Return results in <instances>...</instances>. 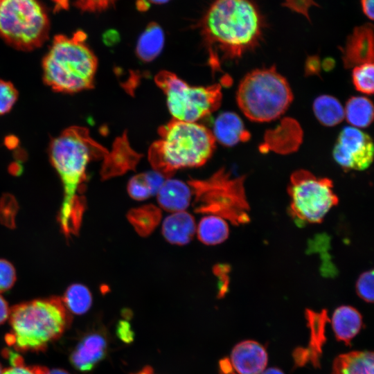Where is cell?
Here are the masks:
<instances>
[{"label": "cell", "mask_w": 374, "mask_h": 374, "mask_svg": "<svg viewBox=\"0 0 374 374\" xmlns=\"http://www.w3.org/2000/svg\"><path fill=\"white\" fill-rule=\"evenodd\" d=\"M132 374H155L153 368L150 366H145L142 369L135 373Z\"/></svg>", "instance_id": "41"}, {"label": "cell", "mask_w": 374, "mask_h": 374, "mask_svg": "<svg viewBox=\"0 0 374 374\" xmlns=\"http://www.w3.org/2000/svg\"><path fill=\"white\" fill-rule=\"evenodd\" d=\"M260 374H285L280 369L275 367L265 368Z\"/></svg>", "instance_id": "40"}, {"label": "cell", "mask_w": 374, "mask_h": 374, "mask_svg": "<svg viewBox=\"0 0 374 374\" xmlns=\"http://www.w3.org/2000/svg\"><path fill=\"white\" fill-rule=\"evenodd\" d=\"M356 291L358 296L367 303L373 302V271L362 273L356 283Z\"/></svg>", "instance_id": "31"}, {"label": "cell", "mask_w": 374, "mask_h": 374, "mask_svg": "<svg viewBox=\"0 0 374 374\" xmlns=\"http://www.w3.org/2000/svg\"><path fill=\"white\" fill-rule=\"evenodd\" d=\"M85 39L82 31L55 36L42 60L44 82L53 90L72 93L93 87L98 60Z\"/></svg>", "instance_id": "5"}, {"label": "cell", "mask_w": 374, "mask_h": 374, "mask_svg": "<svg viewBox=\"0 0 374 374\" xmlns=\"http://www.w3.org/2000/svg\"><path fill=\"white\" fill-rule=\"evenodd\" d=\"M2 372H3V369H2V367H1V364H0V374H1Z\"/></svg>", "instance_id": "44"}, {"label": "cell", "mask_w": 374, "mask_h": 374, "mask_svg": "<svg viewBox=\"0 0 374 374\" xmlns=\"http://www.w3.org/2000/svg\"><path fill=\"white\" fill-rule=\"evenodd\" d=\"M308 324L310 329V337L307 348H298L293 357L296 366H302L311 363L318 367L320 364L322 346L326 339L325 328L326 323L330 321L326 310L320 312L307 310L305 312Z\"/></svg>", "instance_id": "12"}, {"label": "cell", "mask_w": 374, "mask_h": 374, "mask_svg": "<svg viewBox=\"0 0 374 374\" xmlns=\"http://www.w3.org/2000/svg\"><path fill=\"white\" fill-rule=\"evenodd\" d=\"M230 360L238 374H260L266 368L268 355L260 343L245 340L233 347Z\"/></svg>", "instance_id": "14"}, {"label": "cell", "mask_w": 374, "mask_h": 374, "mask_svg": "<svg viewBox=\"0 0 374 374\" xmlns=\"http://www.w3.org/2000/svg\"><path fill=\"white\" fill-rule=\"evenodd\" d=\"M130 196L136 200H144L153 195L147 173H141L132 177L127 184Z\"/></svg>", "instance_id": "29"}, {"label": "cell", "mask_w": 374, "mask_h": 374, "mask_svg": "<svg viewBox=\"0 0 374 374\" xmlns=\"http://www.w3.org/2000/svg\"><path fill=\"white\" fill-rule=\"evenodd\" d=\"M344 116L352 127H366L371 125L373 119L372 102L364 96L351 97L346 104Z\"/></svg>", "instance_id": "25"}, {"label": "cell", "mask_w": 374, "mask_h": 374, "mask_svg": "<svg viewBox=\"0 0 374 374\" xmlns=\"http://www.w3.org/2000/svg\"><path fill=\"white\" fill-rule=\"evenodd\" d=\"M220 368L222 374H236L229 359H222L220 362Z\"/></svg>", "instance_id": "37"}, {"label": "cell", "mask_w": 374, "mask_h": 374, "mask_svg": "<svg viewBox=\"0 0 374 374\" xmlns=\"http://www.w3.org/2000/svg\"><path fill=\"white\" fill-rule=\"evenodd\" d=\"M361 6L364 14L371 20L374 18L373 0H361Z\"/></svg>", "instance_id": "36"}, {"label": "cell", "mask_w": 374, "mask_h": 374, "mask_svg": "<svg viewBox=\"0 0 374 374\" xmlns=\"http://www.w3.org/2000/svg\"><path fill=\"white\" fill-rule=\"evenodd\" d=\"M62 301L66 309L71 313L82 314L91 308L92 296L86 286L82 284H73L67 288Z\"/></svg>", "instance_id": "26"}, {"label": "cell", "mask_w": 374, "mask_h": 374, "mask_svg": "<svg viewBox=\"0 0 374 374\" xmlns=\"http://www.w3.org/2000/svg\"><path fill=\"white\" fill-rule=\"evenodd\" d=\"M373 63H366L353 68L352 80L355 89L365 94H372L374 90Z\"/></svg>", "instance_id": "28"}, {"label": "cell", "mask_w": 374, "mask_h": 374, "mask_svg": "<svg viewBox=\"0 0 374 374\" xmlns=\"http://www.w3.org/2000/svg\"><path fill=\"white\" fill-rule=\"evenodd\" d=\"M373 140L366 132L352 126L339 134L332 150L336 163L346 170H364L373 160Z\"/></svg>", "instance_id": "11"}, {"label": "cell", "mask_w": 374, "mask_h": 374, "mask_svg": "<svg viewBox=\"0 0 374 374\" xmlns=\"http://www.w3.org/2000/svg\"><path fill=\"white\" fill-rule=\"evenodd\" d=\"M9 319L6 342L23 352L44 350L63 334L70 321L62 299L57 297L20 303L10 310Z\"/></svg>", "instance_id": "4"}, {"label": "cell", "mask_w": 374, "mask_h": 374, "mask_svg": "<svg viewBox=\"0 0 374 374\" xmlns=\"http://www.w3.org/2000/svg\"><path fill=\"white\" fill-rule=\"evenodd\" d=\"M288 194L292 217L305 223L321 222L339 202L330 179L303 169L291 175Z\"/></svg>", "instance_id": "10"}, {"label": "cell", "mask_w": 374, "mask_h": 374, "mask_svg": "<svg viewBox=\"0 0 374 374\" xmlns=\"http://www.w3.org/2000/svg\"><path fill=\"white\" fill-rule=\"evenodd\" d=\"M331 323L337 340L349 344L362 327V317L355 308L341 305L334 311Z\"/></svg>", "instance_id": "19"}, {"label": "cell", "mask_w": 374, "mask_h": 374, "mask_svg": "<svg viewBox=\"0 0 374 374\" xmlns=\"http://www.w3.org/2000/svg\"><path fill=\"white\" fill-rule=\"evenodd\" d=\"M18 98V91L10 82L0 80V115L8 113Z\"/></svg>", "instance_id": "30"}, {"label": "cell", "mask_w": 374, "mask_h": 374, "mask_svg": "<svg viewBox=\"0 0 374 374\" xmlns=\"http://www.w3.org/2000/svg\"><path fill=\"white\" fill-rule=\"evenodd\" d=\"M244 177H232L221 168L206 179L190 178L187 184L194 196V211L228 220L235 224L249 220Z\"/></svg>", "instance_id": "7"}, {"label": "cell", "mask_w": 374, "mask_h": 374, "mask_svg": "<svg viewBox=\"0 0 374 374\" xmlns=\"http://www.w3.org/2000/svg\"><path fill=\"white\" fill-rule=\"evenodd\" d=\"M48 368L42 366H30L24 364L23 359L11 364V366L3 370L1 374H46Z\"/></svg>", "instance_id": "33"}, {"label": "cell", "mask_w": 374, "mask_h": 374, "mask_svg": "<svg viewBox=\"0 0 374 374\" xmlns=\"http://www.w3.org/2000/svg\"><path fill=\"white\" fill-rule=\"evenodd\" d=\"M127 218L141 236H148L159 225L161 218L159 208L153 204H145L131 208Z\"/></svg>", "instance_id": "22"}, {"label": "cell", "mask_w": 374, "mask_h": 374, "mask_svg": "<svg viewBox=\"0 0 374 374\" xmlns=\"http://www.w3.org/2000/svg\"><path fill=\"white\" fill-rule=\"evenodd\" d=\"M107 153L84 127L71 126L52 141L50 159L64 188L58 220L65 235L77 233L80 227L85 208L81 189L86 180L88 163L93 159L105 157Z\"/></svg>", "instance_id": "1"}, {"label": "cell", "mask_w": 374, "mask_h": 374, "mask_svg": "<svg viewBox=\"0 0 374 374\" xmlns=\"http://www.w3.org/2000/svg\"><path fill=\"white\" fill-rule=\"evenodd\" d=\"M159 206L167 211H184L191 202L193 193L188 184L167 179L157 193Z\"/></svg>", "instance_id": "16"}, {"label": "cell", "mask_w": 374, "mask_h": 374, "mask_svg": "<svg viewBox=\"0 0 374 374\" xmlns=\"http://www.w3.org/2000/svg\"><path fill=\"white\" fill-rule=\"evenodd\" d=\"M154 81L166 95L173 119L196 123L217 110L221 104L222 94L220 84L190 86L168 71L158 73Z\"/></svg>", "instance_id": "9"}, {"label": "cell", "mask_w": 374, "mask_h": 374, "mask_svg": "<svg viewBox=\"0 0 374 374\" xmlns=\"http://www.w3.org/2000/svg\"><path fill=\"white\" fill-rule=\"evenodd\" d=\"M313 112L319 123L328 127L338 125L345 118L340 102L329 95L320 96L314 100Z\"/></svg>", "instance_id": "24"}, {"label": "cell", "mask_w": 374, "mask_h": 374, "mask_svg": "<svg viewBox=\"0 0 374 374\" xmlns=\"http://www.w3.org/2000/svg\"><path fill=\"white\" fill-rule=\"evenodd\" d=\"M10 310L6 301L0 295V324L4 323L10 316Z\"/></svg>", "instance_id": "35"}, {"label": "cell", "mask_w": 374, "mask_h": 374, "mask_svg": "<svg viewBox=\"0 0 374 374\" xmlns=\"http://www.w3.org/2000/svg\"><path fill=\"white\" fill-rule=\"evenodd\" d=\"M50 24L37 0H0V36L24 51L40 47L48 38Z\"/></svg>", "instance_id": "8"}, {"label": "cell", "mask_w": 374, "mask_h": 374, "mask_svg": "<svg viewBox=\"0 0 374 374\" xmlns=\"http://www.w3.org/2000/svg\"><path fill=\"white\" fill-rule=\"evenodd\" d=\"M236 100L249 120L269 122L285 112L293 100V93L286 78L271 66L248 73L238 86Z\"/></svg>", "instance_id": "6"}, {"label": "cell", "mask_w": 374, "mask_h": 374, "mask_svg": "<svg viewBox=\"0 0 374 374\" xmlns=\"http://www.w3.org/2000/svg\"><path fill=\"white\" fill-rule=\"evenodd\" d=\"M197 233L202 242L208 245H215L227 239L229 228L226 220L220 216L210 215L200 220Z\"/></svg>", "instance_id": "23"}, {"label": "cell", "mask_w": 374, "mask_h": 374, "mask_svg": "<svg viewBox=\"0 0 374 374\" xmlns=\"http://www.w3.org/2000/svg\"><path fill=\"white\" fill-rule=\"evenodd\" d=\"M148 1L154 3L161 4V3H167L170 0H148Z\"/></svg>", "instance_id": "43"}, {"label": "cell", "mask_w": 374, "mask_h": 374, "mask_svg": "<svg viewBox=\"0 0 374 374\" xmlns=\"http://www.w3.org/2000/svg\"><path fill=\"white\" fill-rule=\"evenodd\" d=\"M116 334L119 339L125 343L129 344L134 340V333L129 322L121 320L116 327Z\"/></svg>", "instance_id": "34"}, {"label": "cell", "mask_w": 374, "mask_h": 374, "mask_svg": "<svg viewBox=\"0 0 374 374\" xmlns=\"http://www.w3.org/2000/svg\"><path fill=\"white\" fill-rule=\"evenodd\" d=\"M136 5L137 9L140 11H146L150 7V4L147 0H137Z\"/></svg>", "instance_id": "39"}, {"label": "cell", "mask_w": 374, "mask_h": 374, "mask_svg": "<svg viewBox=\"0 0 374 374\" xmlns=\"http://www.w3.org/2000/svg\"><path fill=\"white\" fill-rule=\"evenodd\" d=\"M107 343L98 332L90 333L82 338L70 356L72 365L78 370L91 371L105 356Z\"/></svg>", "instance_id": "15"}, {"label": "cell", "mask_w": 374, "mask_h": 374, "mask_svg": "<svg viewBox=\"0 0 374 374\" xmlns=\"http://www.w3.org/2000/svg\"><path fill=\"white\" fill-rule=\"evenodd\" d=\"M158 133L159 139L148 150V160L166 179L179 169L202 166L215 148L213 132L197 123L172 119L161 126Z\"/></svg>", "instance_id": "3"}, {"label": "cell", "mask_w": 374, "mask_h": 374, "mask_svg": "<svg viewBox=\"0 0 374 374\" xmlns=\"http://www.w3.org/2000/svg\"><path fill=\"white\" fill-rule=\"evenodd\" d=\"M164 45V33L161 26L150 23L139 37L136 54L142 61L148 62L154 60L161 52Z\"/></svg>", "instance_id": "21"}, {"label": "cell", "mask_w": 374, "mask_h": 374, "mask_svg": "<svg viewBox=\"0 0 374 374\" xmlns=\"http://www.w3.org/2000/svg\"><path fill=\"white\" fill-rule=\"evenodd\" d=\"M373 353L352 351L338 355L331 374H373Z\"/></svg>", "instance_id": "20"}, {"label": "cell", "mask_w": 374, "mask_h": 374, "mask_svg": "<svg viewBox=\"0 0 374 374\" xmlns=\"http://www.w3.org/2000/svg\"><path fill=\"white\" fill-rule=\"evenodd\" d=\"M342 50V60L346 69L373 63V28L371 24L356 27L348 36Z\"/></svg>", "instance_id": "13"}, {"label": "cell", "mask_w": 374, "mask_h": 374, "mask_svg": "<svg viewBox=\"0 0 374 374\" xmlns=\"http://www.w3.org/2000/svg\"><path fill=\"white\" fill-rule=\"evenodd\" d=\"M104 37L105 42H108L112 39V43H114L118 39V34L115 30H109L106 33Z\"/></svg>", "instance_id": "38"}, {"label": "cell", "mask_w": 374, "mask_h": 374, "mask_svg": "<svg viewBox=\"0 0 374 374\" xmlns=\"http://www.w3.org/2000/svg\"><path fill=\"white\" fill-rule=\"evenodd\" d=\"M54 2V11L67 10L71 5L82 12H96L103 11L112 6L117 0H52Z\"/></svg>", "instance_id": "27"}, {"label": "cell", "mask_w": 374, "mask_h": 374, "mask_svg": "<svg viewBox=\"0 0 374 374\" xmlns=\"http://www.w3.org/2000/svg\"><path fill=\"white\" fill-rule=\"evenodd\" d=\"M265 19L253 0H215L201 23L213 69L222 60L240 58L259 44Z\"/></svg>", "instance_id": "2"}, {"label": "cell", "mask_w": 374, "mask_h": 374, "mask_svg": "<svg viewBox=\"0 0 374 374\" xmlns=\"http://www.w3.org/2000/svg\"><path fill=\"white\" fill-rule=\"evenodd\" d=\"M213 134L216 141L225 146H233L250 138L241 118L233 112H224L216 118Z\"/></svg>", "instance_id": "17"}, {"label": "cell", "mask_w": 374, "mask_h": 374, "mask_svg": "<svg viewBox=\"0 0 374 374\" xmlns=\"http://www.w3.org/2000/svg\"><path fill=\"white\" fill-rule=\"evenodd\" d=\"M196 230L194 217L186 211L168 215L162 224V234L172 244L184 245L193 238Z\"/></svg>", "instance_id": "18"}, {"label": "cell", "mask_w": 374, "mask_h": 374, "mask_svg": "<svg viewBox=\"0 0 374 374\" xmlns=\"http://www.w3.org/2000/svg\"><path fill=\"white\" fill-rule=\"evenodd\" d=\"M46 374H69L68 372H66L64 370L60 369V368H54L52 370H48L46 373Z\"/></svg>", "instance_id": "42"}, {"label": "cell", "mask_w": 374, "mask_h": 374, "mask_svg": "<svg viewBox=\"0 0 374 374\" xmlns=\"http://www.w3.org/2000/svg\"><path fill=\"white\" fill-rule=\"evenodd\" d=\"M16 280V272L13 265L8 261L0 259V292L12 287Z\"/></svg>", "instance_id": "32"}]
</instances>
